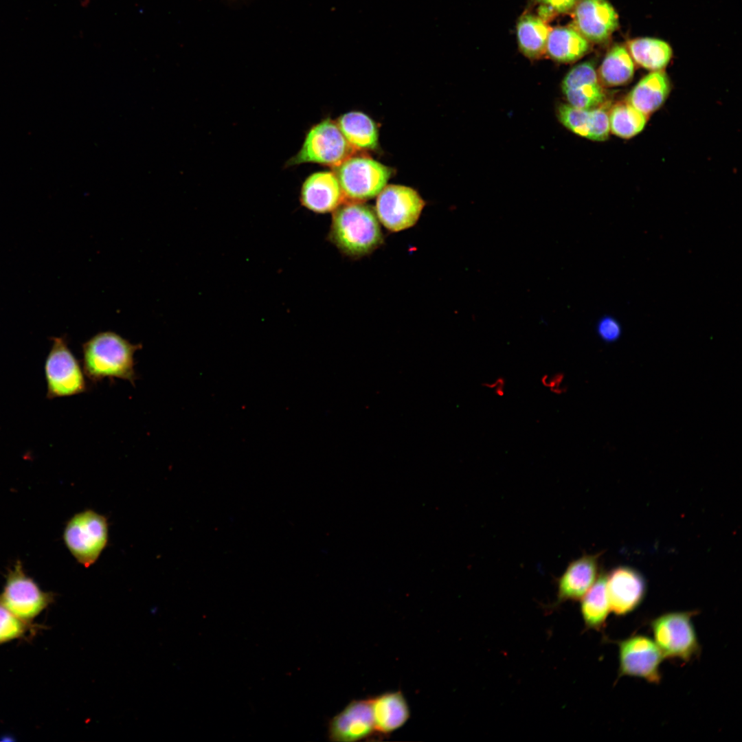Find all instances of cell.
Here are the masks:
<instances>
[{"label": "cell", "instance_id": "1", "mask_svg": "<svg viewBox=\"0 0 742 742\" xmlns=\"http://www.w3.org/2000/svg\"><path fill=\"white\" fill-rule=\"evenodd\" d=\"M333 212L328 238L342 254L358 258L383 243L379 221L369 205L344 201Z\"/></svg>", "mask_w": 742, "mask_h": 742}, {"label": "cell", "instance_id": "2", "mask_svg": "<svg viewBox=\"0 0 742 742\" xmlns=\"http://www.w3.org/2000/svg\"><path fill=\"white\" fill-rule=\"evenodd\" d=\"M112 331L100 332L82 344V368L92 382L117 378L133 385L137 379L134 355L142 348Z\"/></svg>", "mask_w": 742, "mask_h": 742}, {"label": "cell", "instance_id": "3", "mask_svg": "<svg viewBox=\"0 0 742 742\" xmlns=\"http://www.w3.org/2000/svg\"><path fill=\"white\" fill-rule=\"evenodd\" d=\"M697 611L664 612L649 622L653 640L664 658L688 662L697 658L701 647L693 618Z\"/></svg>", "mask_w": 742, "mask_h": 742}, {"label": "cell", "instance_id": "4", "mask_svg": "<svg viewBox=\"0 0 742 742\" xmlns=\"http://www.w3.org/2000/svg\"><path fill=\"white\" fill-rule=\"evenodd\" d=\"M355 151L337 122L328 118L309 129L300 150L286 165L316 163L335 168L352 156Z\"/></svg>", "mask_w": 742, "mask_h": 742}, {"label": "cell", "instance_id": "5", "mask_svg": "<svg viewBox=\"0 0 742 742\" xmlns=\"http://www.w3.org/2000/svg\"><path fill=\"white\" fill-rule=\"evenodd\" d=\"M345 199L361 202L377 196L387 186L391 169L367 157H350L334 168Z\"/></svg>", "mask_w": 742, "mask_h": 742}, {"label": "cell", "instance_id": "6", "mask_svg": "<svg viewBox=\"0 0 742 742\" xmlns=\"http://www.w3.org/2000/svg\"><path fill=\"white\" fill-rule=\"evenodd\" d=\"M45 363L47 397L71 396L87 390L83 368L70 350L65 336L52 337Z\"/></svg>", "mask_w": 742, "mask_h": 742}, {"label": "cell", "instance_id": "7", "mask_svg": "<svg viewBox=\"0 0 742 742\" xmlns=\"http://www.w3.org/2000/svg\"><path fill=\"white\" fill-rule=\"evenodd\" d=\"M63 539L77 561L89 567L98 560L107 544L106 518L92 510L78 513L67 521Z\"/></svg>", "mask_w": 742, "mask_h": 742}, {"label": "cell", "instance_id": "8", "mask_svg": "<svg viewBox=\"0 0 742 742\" xmlns=\"http://www.w3.org/2000/svg\"><path fill=\"white\" fill-rule=\"evenodd\" d=\"M54 600L53 593L43 591L25 574L19 561L9 571L0 593V604L28 623H32Z\"/></svg>", "mask_w": 742, "mask_h": 742}, {"label": "cell", "instance_id": "9", "mask_svg": "<svg viewBox=\"0 0 742 742\" xmlns=\"http://www.w3.org/2000/svg\"><path fill=\"white\" fill-rule=\"evenodd\" d=\"M618 647V679L631 677L659 684L664 657L653 640L642 634H633L615 641Z\"/></svg>", "mask_w": 742, "mask_h": 742}, {"label": "cell", "instance_id": "10", "mask_svg": "<svg viewBox=\"0 0 742 742\" xmlns=\"http://www.w3.org/2000/svg\"><path fill=\"white\" fill-rule=\"evenodd\" d=\"M425 205L424 200L414 189L389 185L377 196L374 212L384 227L396 232L414 226Z\"/></svg>", "mask_w": 742, "mask_h": 742}, {"label": "cell", "instance_id": "11", "mask_svg": "<svg viewBox=\"0 0 742 742\" xmlns=\"http://www.w3.org/2000/svg\"><path fill=\"white\" fill-rule=\"evenodd\" d=\"M327 737L336 742L381 740L375 729L370 697L350 701L330 718Z\"/></svg>", "mask_w": 742, "mask_h": 742}, {"label": "cell", "instance_id": "12", "mask_svg": "<svg viewBox=\"0 0 742 742\" xmlns=\"http://www.w3.org/2000/svg\"><path fill=\"white\" fill-rule=\"evenodd\" d=\"M607 591L610 611L622 617L636 610L647 594V582L642 574L628 566H619L607 574Z\"/></svg>", "mask_w": 742, "mask_h": 742}, {"label": "cell", "instance_id": "13", "mask_svg": "<svg viewBox=\"0 0 742 742\" xmlns=\"http://www.w3.org/2000/svg\"><path fill=\"white\" fill-rule=\"evenodd\" d=\"M573 10V28L589 42L606 41L618 26V14L607 0H578Z\"/></svg>", "mask_w": 742, "mask_h": 742}, {"label": "cell", "instance_id": "14", "mask_svg": "<svg viewBox=\"0 0 742 742\" xmlns=\"http://www.w3.org/2000/svg\"><path fill=\"white\" fill-rule=\"evenodd\" d=\"M567 103L585 110L600 106L606 95L592 63L584 62L572 67L561 82Z\"/></svg>", "mask_w": 742, "mask_h": 742}, {"label": "cell", "instance_id": "15", "mask_svg": "<svg viewBox=\"0 0 742 742\" xmlns=\"http://www.w3.org/2000/svg\"><path fill=\"white\" fill-rule=\"evenodd\" d=\"M300 199L308 210L326 214L335 211L346 199L335 172L321 171L311 174L304 180Z\"/></svg>", "mask_w": 742, "mask_h": 742}, {"label": "cell", "instance_id": "16", "mask_svg": "<svg viewBox=\"0 0 742 742\" xmlns=\"http://www.w3.org/2000/svg\"><path fill=\"white\" fill-rule=\"evenodd\" d=\"M598 575V554H586L571 561L558 579L554 605L581 600Z\"/></svg>", "mask_w": 742, "mask_h": 742}, {"label": "cell", "instance_id": "17", "mask_svg": "<svg viewBox=\"0 0 742 742\" xmlns=\"http://www.w3.org/2000/svg\"><path fill=\"white\" fill-rule=\"evenodd\" d=\"M370 699L375 729L381 740L389 737L410 717L409 706L401 690L385 692Z\"/></svg>", "mask_w": 742, "mask_h": 742}, {"label": "cell", "instance_id": "18", "mask_svg": "<svg viewBox=\"0 0 742 742\" xmlns=\"http://www.w3.org/2000/svg\"><path fill=\"white\" fill-rule=\"evenodd\" d=\"M670 82L662 71H651L629 92L627 101L647 115L664 104L670 92Z\"/></svg>", "mask_w": 742, "mask_h": 742}, {"label": "cell", "instance_id": "19", "mask_svg": "<svg viewBox=\"0 0 742 742\" xmlns=\"http://www.w3.org/2000/svg\"><path fill=\"white\" fill-rule=\"evenodd\" d=\"M606 581L607 574L600 573L593 585L581 598L580 611L587 629L600 631L605 627L611 611Z\"/></svg>", "mask_w": 742, "mask_h": 742}, {"label": "cell", "instance_id": "20", "mask_svg": "<svg viewBox=\"0 0 742 742\" xmlns=\"http://www.w3.org/2000/svg\"><path fill=\"white\" fill-rule=\"evenodd\" d=\"M589 49V41L573 27H557L550 31L546 52L555 61L574 62Z\"/></svg>", "mask_w": 742, "mask_h": 742}, {"label": "cell", "instance_id": "21", "mask_svg": "<svg viewBox=\"0 0 742 742\" xmlns=\"http://www.w3.org/2000/svg\"><path fill=\"white\" fill-rule=\"evenodd\" d=\"M337 124L348 144L355 149L374 150L379 133L374 122L366 114L351 111L342 115Z\"/></svg>", "mask_w": 742, "mask_h": 742}, {"label": "cell", "instance_id": "22", "mask_svg": "<svg viewBox=\"0 0 742 742\" xmlns=\"http://www.w3.org/2000/svg\"><path fill=\"white\" fill-rule=\"evenodd\" d=\"M634 71L635 63L628 50L616 45L607 53L597 74L603 87H612L628 83Z\"/></svg>", "mask_w": 742, "mask_h": 742}, {"label": "cell", "instance_id": "23", "mask_svg": "<svg viewBox=\"0 0 742 742\" xmlns=\"http://www.w3.org/2000/svg\"><path fill=\"white\" fill-rule=\"evenodd\" d=\"M627 47L633 60L651 71L663 70L672 57L670 45L657 38L633 39L628 42Z\"/></svg>", "mask_w": 742, "mask_h": 742}, {"label": "cell", "instance_id": "24", "mask_svg": "<svg viewBox=\"0 0 742 742\" xmlns=\"http://www.w3.org/2000/svg\"><path fill=\"white\" fill-rule=\"evenodd\" d=\"M550 31L541 19L531 14L522 16L517 23V35L523 54L531 59L541 56L546 52Z\"/></svg>", "mask_w": 742, "mask_h": 742}, {"label": "cell", "instance_id": "25", "mask_svg": "<svg viewBox=\"0 0 742 742\" xmlns=\"http://www.w3.org/2000/svg\"><path fill=\"white\" fill-rule=\"evenodd\" d=\"M648 115L627 100L614 105L609 111L610 131L615 135L628 139L640 133L644 128Z\"/></svg>", "mask_w": 742, "mask_h": 742}, {"label": "cell", "instance_id": "26", "mask_svg": "<svg viewBox=\"0 0 742 742\" xmlns=\"http://www.w3.org/2000/svg\"><path fill=\"white\" fill-rule=\"evenodd\" d=\"M556 115L559 122L565 128L588 139L592 122V109H578L568 103L561 104L557 107Z\"/></svg>", "mask_w": 742, "mask_h": 742}, {"label": "cell", "instance_id": "27", "mask_svg": "<svg viewBox=\"0 0 742 742\" xmlns=\"http://www.w3.org/2000/svg\"><path fill=\"white\" fill-rule=\"evenodd\" d=\"M33 628L32 623L22 620L0 604V645L24 637Z\"/></svg>", "mask_w": 742, "mask_h": 742}, {"label": "cell", "instance_id": "28", "mask_svg": "<svg viewBox=\"0 0 742 742\" xmlns=\"http://www.w3.org/2000/svg\"><path fill=\"white\" fill-rule=\"evenodd\" d=\"M592 123L588 139L597 142L606 140L610 132L609 111L600 106L592 109Z\"/></svg>", "mask_w": 742, "mask_h": 742}, {"label": "cell", "instance_id": "29", "mask_svg": "<svg viewBox=\"0 0 742 742\" xmlns=\"http://www.w3.org/2000/svg\"><path fill=\"white\" fill-rule=\"evenodd\" d=\"M596 331L599 337L607 343L617 341L622 335L620 324L611 316H605L599 319Z\"/></svg>", "mask_w": 742, "mask_h": 742}, {"label": "cell", "instance_id": "30", "mask_svg": "<svg viewBox=\"0 0 742 742\" xmlns=\"http://www.w3.org/2000/svg\"><path fill=\"white\" fill-rule=\"evenodd\" d=\"M548 12L565 13L573 10L578 0H534Z\"/></svg>", "mask_w": 742, "mask_h": 742}]
</instances>
